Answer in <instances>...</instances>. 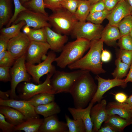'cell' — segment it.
I'll return each instance as SVG.
<instances>
[{"mask_svg": "<svg viewBox=\"0 0 132 132\" xmlns=\"http://www.w3.org/2000/svg\"><path fill=\"white\" fill-rule=\"evenodd\" d=\"M26 24L24 21H22L9 27L2 28L0 30V34L10 39L18 34L21 32V29Z\"/></svg>", "mask_w": 132, "mask_h": 132, "instance_id": "cell-29", "label": "cell"}, {"mask_svg": "<svg viewBox=\"0 0 132 132\" xmlns=\"http://www.w3.org/2000/svg\"><path fill=\"white\" fill-rule=\"evenodd\" d=\"M125 82L126 84L129 82H132V64L130 66L129 71L125 79Z\"/></svg>", "mask_w": 132, "mask_h": 132, "instance_id": "cell-51", "label": "cell"}, {"mask_svg": "<svg viewBox=\"0 0 132 132\" xmlns=\"http://www.w3.org/2000/svg\"><path fill=\"white\" fill-rule=\"evenodd\" d=\"M97 87L90 72L86 70L76 81L69 92L75 108H85L94 97Z\"/></svg>", "mask_w": 132, "mask_h": 132, "instance_id": "cell-1", "label": "cell"}, {"mask_svg": "<svg viewBox=\"0 0 132 132\" xmlns=\"http://www.w3.org/2000/svg\"><path fill=\"white\" fill-rule=\"evenodd\" d=\"M63 0H44L45 8H48L53 12L57 11L63 8L61 3Z\"/></svg>", "mask_w": 132, "mask_h": 132, "instance_id": "cell-42", "label": "cell"}, {"mask_svg": "<svg viewBox=\"0 0 132 132\" xmlns=\"http://www.w3.org/2000/svg\"><path fill=\"white\" fill-rule=\"evenodd\" d=\"M110 12L106 9L102 11L90 13L86 21L95 24H101Z\"/></svg>", "mask_w": 132, "mask_h": 132, "instance_id": "cell-35", "label": "cell"}, {"mask_svg": "<svg viewBox=\"0 0 132 132\" xmlns=\"http://www.w3.org/2000/svg\"><path fill=\"white\" fill-rule=\"evenodd\" d=\"M31 41L47 42L45 27L38 29H31L26 34Z\"/></svg>", "mask_w": 132, "mask_h": 132, "instance_id": "cell-33", "label": "cell"}, {"mask_svg": "<svg viewBox=\"0 0 132 132\" xmlns=\"http://www.w3.org/2000/svg\"><path fill=\"white\" fill-rule=\"evenodd\" d=\"M56 57L55 52L50 51L44 61L37 65L26 63L27 71L36 83L39 84L40 79L43 75L49 73H54L56 70L52 63L55 61Z\"/></svg>", "mask_w": 132, "mask_h": 132, "instance_id": "cell-7", "label": "cell"}, {"mask_svg": "<svg viewBox=\"0 0 132 132\" xmlns=\"http://www.w3.org/2000/svg\"><path fill=\"white\" fill-rule=\"evenodd\" d=\"M15 60L7 50L0 53V66L11 67L13 65Z\"/></svg>", "mask_w": 132, "mask_h": 132, "instance_id": "cell-36", "label": "cell"}, {"mask_svg": "<svg viewBox=\"0 0 132 132\" xmlns=\"http://www.w3.org/2000/svg\"><path fill=\"white\" fill-rule=\"evenodd\" d=\"M44 120L39 117L27 119L21 124L15 126L14 132L23 131L25 132H38Z\"/></svg>", "mask_w": 132, "mask_h": 132, "instance_id": "cell-23", "label": "cell"}, {"mask_svg": "<svg viewBox=\"0 0 132 132\" xmlns=\"http://www.w3.org/2000/svg\"><path fill=\"white\" fill-rule=\"evenodd\" d=\"M65 118L69 132H86L85 126L82 120L72 119L66 114H65Z\"/></svg>", "mask_w": 132, "mask_h": 132, "instance_id": "cell-31", "label": "cell"}, {"mask_svg": "<svg viewBox=\"0 0 132 132\" xmlns=\"http://www.w3.org/2000/svg\"><path fill=\"white\" fill-rule=\"evenodd\" d=\"M98 132H116L117 131L110 126L106 124L101 127L98 131Z\"/></svg>", "mask_w": 132, "mask_h": 132, "instance_id": "cell-49", "label": "cell"}, {"mask_svg": "<svg viewBox=\"0 0 132 132\" xmlns=\"http://www.w3.org/2000/svg\"><path fill=\"white\" fill-rule=\"evenodd\" d=\"M0 105L9 106L16 109L22 113L26 119L39 118L38 114L35 110L34 107L27 100L11 99L4 100L0 98Z\"/></svg>", "mask_w": 132, "mask_h": 132, "instance_id": "cell-14", "label": "cell"}, {"mask_svg": "<svg viewBox=\"0 0 132 132\" xmlns=\"http://www.w3.org/2000/svg\"><path fill=\"white\" fill-rule=\"evenodd\" d=\"M129 4L132 8V0H125Z\"/></svg>", "mask_w": 132, "mask_h": 132, "instance_id": "cell-55", "label": "cell"}, {"mask_svg": "<svg viewBox=\"0 0 132 132\" xmlns=\"http://www.w3.org/2000/svg\"><path fill=\"white\" fill-rule=\"evenodd\" d=\"M117 56L123 63L130 66L132 64V50L120 49L117 53Z\"/></svg>", "mask_w": 132, "mask_h": 132, "instance_id": "cell-38", "label": "cell"}, {"mask_svg": "<svg viewBox=\"0 0 132 132\" xmlns=\"http://www.w3.org/2000/svg\"><path fill=\"white\" fill-rule=\"evenodd\" d=\"M106 9L103 0H100L91 5L90 13L102 11Z\"/></svg>", "mask_w": 132, "mask_h": 132, "instance_id": "cell-44", "label": "cell"}, {"mask_svg": "<svg viewBox=\"0 0 132 132\" xmlns=\"http://www.w3.org/2000/svg\"><path fill=\"white\" fill-rule=\"evenodd\" d=\"M116 68L111 73L114 78L122 79L127 76L130 66L122 62L121 59L117 58L115 62Z\"/></svg>", "mask_w": 132, "mask_h": 132, "instance_id": "cell-30", "label": "cell"}, {"mask_svg": "<svg viewBox=\"0 0 132 132\" xmlns=\"http://www.w3.org/2000/svg\"><path fill=\"white\" fill-rule=\"evenodd\" d=\"M91 4L88 0H79L74 14L78 21L85 22L90 13Z\"/></svg>", "mask_w": 132, "mask_h": 132, "instance_id": "cell-27", "label": "cell"}, {"mask_svg": "<svg viewBox=\"0 0 132 132\" xmlns=\"http://www.w3.org/2000/svg\"><path fill=\"white\" fill-rule=\"evenodd\" d=\"M104 28L101 24H95L89 21H78L71 34L73 38H83L91 41L100 39Z\"/></svg>", "mask_w": 132, "mask_h": 132, "instance_id": "cell-9", "label": "cell"}, {"mask_svg": "<svg viewBox=\"0 0 132 132\" xmlns=\"http://www.w3.org/2000/svg\"><path fill=\"white\" fill-rule=\"evenodd\" d=\"M14 4L15 9L13 15L6 27L10 26L16 20L19 14L22 11L27 9L24 7L21 3L20 0H13Z\"/></svg>", "mask_w": 132, "mask_h": 132, "instance_id": "cell-40", "label": "cell"}, {"mask_svg": "<svg viewBox=\"0 0 132 132\" xmlns=\"http://www.w3.org/2000/svg\"><path fill=\"white\" fill-rule=\"evenodd\" d=\"M106 107V101L103 99L91 108L90 114L93 125L92 132H98L103 122L106 120L108 116Z\"/></svg>", "mask_w": 132, "mask_h": 132, "instance_id": "cell-16", "label": "cell"}, {"mask_svg": "<svg viewBox=\"0 0 132 132\" xmlns=\"http://www.w3.org/2000/svg\"><path fill=\"white\" fill-rule=\"evenodd\" d=\"M106 109L108 115H116L125 119L132 118L131 110L125 103L110 102L107 106Z\"/></svg>", "mask_w": 132, "mask_h": 132, "instance_id": "cell-20", "label": "cell"}, {"mask_svg": "<svg viewBox=\"0 0 132 132\" xmlns=\"http://www.w3.org/2000/svg\"><path fill=\"white\" fill-rule=\"evenodd\" d=\"M47 42L52 51L55 52H61L68 40L67 35H62L52 30L51 28L45 27Z\"/></svg>", "mask_w": 132, "mask_h": 132, "instance_id": "cell-17", "label": "cell"}, {"mask_svg": "<svg viewBox=\"0 0 132 132\" xmlns=\"http://www.w3.org/2000/svg\"><path fill=\"white\" fill-rule=\"evenodd\" d=\"M91 42L79 38L68 42L63 48L60 55L56 57L57 65L64 68L81 58L85 52L90 48Z\"/></svg>", "mask_w": 132, "mask_h": 132, "instance_id": "cell-3", "label": "cell"}, {"mask_svg": "<svg viewBox=\"0 0 132 132\" xmlns=\"http://www.w3.org/2000/svg\"><path fill=\"white\" fill-rule=\"evenodd\" d=\"M22 5L26 9L48 16L45 9L44 0H30Z\"/></svg>", "mask_w": 132, "mask_h": 132, "instance_id": "cell-32", "label": "cell"}, {"mask_svg": "<svg viewBox=\"0 0 132 132\" xmlns=\"http://www.w3.org/2000/svg\"><path fill=\"white\" fill-rule=\"evenodd\" d=\"M78 21L74 14L63 8L49 16V22L55 31L67 35L71 34Z\"/></svg>", "mask_w": 132, "mask_h": 132, "instance_id": "cell-4", "label": "cell"}, {"mask_svg": "<svg viewBox=\"0 0 132 132\" xmlns=\"http://www.w3.org/2000/svg\"><path fill=\"white\" fill-rule=\"evenodd\" d=\"M121 0H118L119 1Z\"/></svg>", "mask_w": 132, "mask_h": 132, "instance_id": "cell-59", "label": "cell"}, {"mask_svg": "<svg viewBox=\"0 0 132 132\" xmlns=\"http://www.w3.org/2000/svg\"><path fill=\"white\" fill-rule=\"evenodd\" d=\"M127 104L129 108L132 109V95L127 98L125 103Z\"/></svg>", "mask_w": 132, "mask_h": 132, "instance_id": "cell-52", "label": "cell"}, {"mask_svg": "<svg viewBox=\"0 0 132 132\" xmlns=\"http://www.w3.org/2000/svg\"><path fill=\"white\" fill-rule=\"evenodd\" d=\"M0 113L4 115L8 122L15 126L27 120L25 116L20 112L9 106L0 105Z\"/></svg>", "mask_w": 132, "mask_h": 132, "instance_id": "cell-21", "label": "cell"}, {"mask_svg": "<svg viewBox=\"0 0 132 132\" xmlns=\"http://www.w3.org/2000/svg\"><path fill=\"white\" fill-rule=\"evenodd\" d=\"M50 48L47 42L31 41L25 55L26 63L33 64L40 63L42 59L46 58V55Z\"/></svg>", "mask_w": 132, "mask_h": 132, "instance_id": "cell-11", "label": "cell"}, {"mask_svg": "<svg viewBox=\"0 0 132 132\" xmlns=\"http://www.w3.org/2000/svg\"><path fill=\"white\" fill-rule=\"evenodd\" d=\"M91 5L92 4L100 0H88Z\"/></svg>", "mask_w": 132, "mask_h": 132, "instance_id": "cell-54", "label": "cell"}, {"mask_svg": "<svg viewBox=\"0 0 132 132\" xmlns=\"http://www.w3.org/2000/svg\"><path fill=\"white\" fill-rule=\"evenodd\" d=\"M118 45L120 49L132 50V37L130 34L121 36L119 39Z\"/></svg>", "mask_w": 132, "mask_h": 132, "instance_id": "cell-37", "label": "cell"}, {"mask_svg": "<svg viewBox=\"0 0 132 132\" xmlns=\"http://www.w3.org/2000/svg\"><path fill=\"white\" fill-rule=\"evenodd\" d=\"M121 37L118 27L111 25L108 23L102 31L100 39L107 45L113 46Z\"/></svg>", "mask_w": 132, "mask_h": 132, "instance_id": "cell-22", "label": "cell"}, {"mask_svg": "<svg viewBox=\"0 0 132 132\" xmlns=\"http://www.w3.org/2000/svg\"><path fill=\"white\" fill-rule=\"evenodd\" d=\"M94 104L90 102L88 106L85 108L68 107V110L73 119H81L85 126L86 132H92L93 124L90 116V111Z\"/></svg>", "mask_w": 132, "mask_h": 132, "instance_id": "cell-18", "label": "cell"}, {"mask_svg": "<svg viewBox=\"0 0 132 132\" xmlns=\"http://www.w3.org/2000/svg\"><path fill=\"white\" fill-rule=\"evenodd\" d=\"M38 132H69V130L66 123L54 115L44 118Z\"/></svg>", "mask_w": 132, "mask_h": 132, "instance_id": "cell-19", "label": "cell"}, {"mask_svg": "<svg viewBox=\"0 0 132 132\" xmlns=\"http://www.w3.org/2000/svg\"><path fill=\"white\" fill-rule=\"evenodd\" d=\"M121 37L129 34L132 29V16H127L123 19L118 25Z\"/></svg>", "mask_w": 132, "mask_h": 132, "instance_id": "cell-34", "label": "cell"}, {"mask_svg": "<svg viewBox=\"0 0 132 132\" xmlns=\"http://www.w3.org/2000/svg\"><path fill=\"white\" fill-rule=\"evenodd\" d=\"M131 112H132V109L131 110Z\"/></svg>", "mask_w": 132, "mask_h": 132, "instance_id": "cell-60", "label": "cell"}, {"mask_svg": "<svg viewBox=\"0 0 132 132\" xmlns=\"http://www.w3.org/2000/svg\"><path fill=\"white\" fill-rule=\"evenodd\" d=\"M86 70L80 69L71 72L56 70L51 79L55 94L69 93L76 81Z\"/></svg>", "mask_w": 132, "mask_h": 132, "instance_id": "cell-5", "label": "cell"}, {"mask_svg": "<svg viewBox=\"0 0 132 132\" xmlns=\"http://www.w3.org/2000/svg\"></svg>", "mask_w": 132, "mask_h": 132, "instance_id": "cell-62", "label": "cell"}, {"mask_svg": "<svg viewBox=\"0 0 132 132\" xmlns=\"http://www.w3.org/2000/svg\"><path fill=\"white\" fill-rule=\"evenodd\" d=\"M106 9L110 11L119 2L118 0H103Z\"/></svg>", "mask_w": 132, "mask_h": 132, "instance_id": "cell-46", "label": "cell"}, {"mask_svg": "<svg viewBox=\"0 0 132 132\" xmlns=\"http://www.w3.org/2000/svg\"><path fill=\"white\" fill-rule=\"evenodd\" d=\"M12 13L11 0H0V29L9 22Z\"/></svg>", "mask_w": 132, "mask_h": 132, "instance_id": "cell-25", "label": "cell"}, {"mask_svg": "<svg viewBox=\"0 0 132 132\" xmlns=\"http://www.w3.org/2000/svg\"><path fill=\"white\" fill-rule=\"evenodd\" d=\"M25 55L16 59L12 67L10 68L11 80L10 98L11 99H17L18 98L15 90L19 83L22 82H30L31 79L26 68Z\"/></svg>", "mask_w": 132, "mask_h": 132, "instance_id": "cell-6", "label": "cell"}, {"mask_svg": "<svg viewBox=\"0 0 132 132\" xmlns=\"http://www.w3.org/2000/svg\"><path fill=\"white\" fill-rule=\"evenodd\" d=\"M34 110L37 114L42 115L44 118L56 115L61 111L60 107L54 101L35 107Z\"/></svg>", "mask_w": 132, "mask_h": 132, "instance_id": "cell-26", "label": "cell"}, {"mask_svg": "<svg viewBox=\"0 0 132 132\" xmlns=\"http://www.w3.org/2000/svg\"><path fill=\"white\" fill-rule=\"evenodd\" d=\"M30 27L26 25H25L23 26V33L26 34L29 33L31 29V28Z\"/></svg>", "mask_w": 132, "mask_h": 132, "instance_id": "cell-53", "label": "cell"}, {"mask_svg": "<svg viewBox=\"0 0 132 132\" xmlns=\"http://www.w3.org/2000/svg\"><path fill=\"white\" fill-rule=\"evenodd\" d=\"M111 56L110 53L106 50H103L101 54V58L102 62H107L110 60Z\"/></svg>", "mask_w": 132, "mask_h": 132, "instance_id": "cell-47", "label": "cell"}, {"mask_svg": "<svg viewBox=\"0 0 132 132\" xmlns=\"http://www.w3.org/2000/svg\"><path fill=\"white\" fill-rule=\"evenodd\" d=\"M129 34L132 37V29L131 30V32H130Z\"/></svg>", "mask_w": 132, "mask_h": 132, "instance_id": "cell-57", "label": "cell"}, {"mask_svg": "<svg viewBox=\"0 0 132 132\" xmlns=\"http://www.w3.org/2000/svg\"><path fill=\"white\" fill-rule=\"evenodd\" d=\"M55 94L49 93H43L36 95L27 101L34 107L45 104L54 101Z\"/></svg>", "mask_w": 132, "mask_h": 132, "instance_id": "cell-28", "label": "cell"}, {"mask_svg": "<svg viewBox=\"0 0 132 132\" xmlns=\"http://www.w3.org/2000/svg\"><path fill=\"white\" fill-rule=\"evenodd\" d=\"M30 0H20L21 3L22 5H23L25 3L29 1Z\"/></svg>", "mask_w": 132, "mask_h": 132, "instance_id": "cell-56", "label": "cell"}, {"mask_svg": "<svg viewBox=\"0 0 132 132\" xmlns=\"http://www.w3.org/2000/svg\"><path fill=\"white\" fill-rule=\"evenodd\" d=\"M10 40L3 35H0V53L7 50L8 42Z\"/></svg>", "mask_w": 132, "mask_h": 132, "instance_id": "cell-45", "label": "cell"}, {"mask_svg": "<svg viewBox=\"0 0 132 132\" xmlns=\"http://www.w3.org/2000/svg\"><path fill=\"white\" fill-rule=\"evenodd\" d=\"M49 16L42 13L27 9L21 12L16 20L12 23L16 24L21 21H24L26 25L35 29H38L46 27L51 28L49 22Z\"/></svg>", "mask_w": 132, "mask_h": 132, "instance_id": "cell-10", "label": "cell"}, {"mask_svg": "<svg viewBox=\"0 0 132 132\" xmlns=\"http://www.w3.org/2000/svg\"><path fill=\"white\" fill-rule=\"evenodd\" d=\"M4 115L0 113V128L4 132H14L15 126L6 120Z\"/></svg>", "mask_w": 132, "mask_h": 132, "instance_id": "cell-41", "label": "cell"}, {"mask_svg": "<svg viewBox=\"0 0 132 132\" xmlns=\"http://www.w3.org/2000/svg\"><path fill=\"white\" fill-rule=\"evenodd\" d=\"M96 78L98 81L97 88L95 94L90 102L94 104L101 100L103 96L107 91L116 86L124 88L127 85L125 79L114 78L112 79H106L97 75Z\"/></svg>", "mask_w": 132, "mask_h": 132, "instance_id": "cell-13", "label": "cell"}, {"mask_svg": "<svg viewBox=\"0 0 132 132\" xmlns=\"http://www.w3.org/2000/svg\"><path fill=\"white\" fill-rule=\"evenodd\" d=\"M54 74H47L44 81L38 85L30 82H25L20 89L18 98L21 100H28L34 96L41 93L55 94L51 84V79Z\"/></svg>", "mask_w": 132, "mask_h": 132, "instance_id": "cell-8", "label": "cell"}, {"mask_svg": "<svg viewBox=\"0 0 132 132\" xmlns=\"http://www.w3.org/2000/svg\"><path fill=\"white\" fill-rule=\"evenodd\" d=\"M91 42L88 53L78 60L68 66L69 69L88 70L97 75L106 72L102 68L101 58L104 42L100 39Z\"/></svg>", "mask_w": 132, "mask_h": 132, "instance_id": "cell-2", "label": "cell"}, {"mask_svg": "<svg viewBox=\"0 0 132 132\" xmlns=\"http://www.w3.org/2000/svg\"><path fill=\"white\" fill-rule=\"evenodd\" d=\"M30 41L26 34L20 32L17 35L10 39L7 50L16 60L25 54Z\"/></svg>", "mask_w": 132, "mask_h": 132, "instance_id": "cell-12", "label": "cell"}, {"mask_svg": "<svg viewBox=\"0 0 132 132\" xmlns=\"http://www.w3.org/2000/svg\"><path fill=\"white\" fill-rule=\"evenodd\" d=\"M132 8L125 0L119 1L110 11L106 19L111 25L117 26L121 20L131 14Z\"/></svg>", "mask_w": 132, "mask_h": 132, "instance_id": "cell-15", "label": "cell"}, {"mask_svg": "<svg viewBox=\"0 0 132 132\" xmlns=\"http://www.w3.org/2000/svg\"><path fill=\"white\" fill-rule=\"evenodd\" d=\"M114 98L117 102L120 103H125L128 97L124 93L120 92L115 95Z\"/></svg>", "mask_w": 132, "mask_h": 132, "instance_id": "cell-48", "label": "cell"}, {"mask_svg": "<svg viewBox=\"0 0 132 132\" xmlns=\"http://www.w3.org/2000/svg\"><path fill=\"white\" fill-rule=\"evenodd\" d=\"M131 15L132 16V10L131 13Z\"/></svg>", "mask_w": 132, "mask_h": 132, "instance_id": "cell-58", "label": "cell"}, {"mask_svg": "<svg viewBox=\"0 0 132 132\" xmlns=\"http://www.w3.org/2000/svg\"></svg>", "mask_w": 132, "mask_h": 132, "instance_id": "cell-61", "label": "cell"}, {"mask_svg": "<svg viewBox=\"0 0 132 132\" xmlns=\"http://www.w3.org/2000/svg\"><path fill=\"white\" fill-rule=\"evenodd\" d=\"M10 90L6 92L0 91V98L3 100H7L9 99L10 96Z\"/></svg>", "mask_w": 132, "mask_h": 132, "instance_id": "cell-50", "label": "cell"}, {"mask_svg": "<svg viewBox=\"0 0 132 132\" xmlns=\"http://www.w3.org/2000/svg\"><path fill=\"white\" fill-rule=\"evenodd\" d=\"M104 123L114 128L117 132H121L127 126L132 124V119H125L116 115H108Z\"/></svg>", "mask_w": 132, "mask_h": 132, "instance_id": "cell-24", "label": "cell"}, {"mask_svg": "<svg viewBox=\"0 0 132 132\" xmlns=\"http://www.w3.org/2000/svg\"><path fill=\"white\" fill-rule=\"evenodd\" d=\"M79 0H63L61 2L62 7L74 15Z\"/></svg>", "mask_w": 132, "mask_h": 132, "instance_id": "cell-39", "label": "cell"}, {"mask_svg": "<svg viewBox=\"0 0 132 132\" xmlns=\"http://www.w3.org/2000/svg\"><path fill=\"white\" fill-rule=\"evenodd\" d=\"M10 67L0 66V81L5 82L11 81V77L10 70Z\"/></svg>", "mask_w": 132, "mask_h": 132, "instance_id": "cell-43", "label": "cell"}]
</instances>
